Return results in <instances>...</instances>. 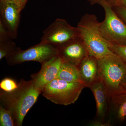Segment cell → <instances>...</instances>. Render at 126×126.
Masks as SVG:
<instances>
[{"instance_id": "1", "label": "cell", "mask_w": 126, "mask_h": 126, "mask_svg": "<svg viewBox=\"0 0 126 126\" xmlns=\"http://www.w3.org/2000/svg\"><path fill=\"white\" fill-rule=\"evenodd\" d=\"M42 93L32 79L26 81L22 79L14 91L6 92L0 90V105L11 113L16 126H21L26 114Z\"/></svg>"}, {"instance_id": "2", "label": "cell", "mask_w": 126, "mask_h": 126, "mask_svg": "<svg viewBox=\"0 0 126 126\" xmlns=\"http://www.w3.org/2000/svg\"><path fill=\"white\" fill-rule=\"evenodd\" d=\"M98 78L103 84L109 98L126 93V64L113 53L98 59Z\"/></svg>"}, {"instance_id": "3", "label": "cell", "mask_w": 126, "mask_h": 126, "mask_svg": "<svg viewBox=\"0 0 126 126\" xmlns=\"http://www.w3.org/2000/svg\"><path fill=\"white\" fill-rule=\"evenodd\" d=\"M100 22L94 15L86 14L77 25L79 36L86 46L89 55L97 59L113 53L100 32Z\"/></svg>"}, {"instance_id": "4", "label": "cell", "mask_w": 126, "mask_h": 126, "mask_svg": "<svg viewBox=\"0 0 126 126\" xmlns=\"http://www.w3.org/2000/svg\"><path fill=\"white\" fill-rule=\"evenodd\" d=\"M86 86L82 82H70L55 79L43 88V96L55 104L67 106L74 103Z\"/></svg>"}, {"instance_id": "5", "label": "cell", "mask_w": 126, "mask_h": 126, "mask_svg": "<svg viewBox=\"0 0 126 126\" xmlns=\"http://www.w3.org/2000/svg\"><path fill=\"white\" fill-rule=\"evenodd\" d=\"M98 4L103 8L105 18L99 26L102 36L109 44L126 45V24L105 0Z\"/></svg>"}, {"instance_id": "6", "label": "cell", "mask_w": 126, "mask_h": 126, "mask_svg": "<svg viewBox=\"0 0 126 126\" xmlns=\"http://www.w3.org/2000/svg\"><path fill=\"white\" fill-rule=\"evenodd\" d=\"M56 55H58L57 47L40 42L24 50L19 48L6 59L7 63L10 66L27 61H36L41 64Z\"/></svg>"}, {"instance_id": "7", "label": "cell", "mask_w": 126, "mask_h": 126, "mask_svg": "<svg viewBox=\"0 0 126 126\" xmlns=\"http://www.w3.org/2000/svg\"><path fill=\"white\" fill-rule=\"evenodd\" d=\"M79 37L77 27L64 19L57 18L43 32L40 42L58 47Z\"/></svg>"}, {"instance_id": "8", "label": "cell", "mask_w": 126, "mask_h": 126, "mask_svg": "<svg viewBox=\"0 0 126 126\" xmlns=\"http://www.w3.org/2000/svg\"><path fill=\"white\" fill-rule=\"evenodd\" d=\"M21 11L12 0H0V20L9 31L12 39L17 37Z\"/></svg>"}, {"instance_id": "9", "label": "cell", "mask_w": 126, "mask_h": 126, "mask_svg": "<svg viewBox=\"0 0 126 126\" xmlns=\"http://www.w3.org/2000/svg\"><path fill=\"white\" fill-rule=\"evenodd\" d=\"M56 47L58 55L63 61L77 66L89 55L86 46L79 37Z\"/></svg>"}, {"instance_id": "10", "label": "cell", "mask_w": 126, "mask_h": 126, "mask_svg": "<svg viewBox=\"0 0 126 126\" xmlns=\"http://www.w3.org/2000/svg\"><path fill=\"white\" fill-rule=\"evenodd\" d=\"M62 61L61 57L56 55L41 64L39 71L32 75L31 78L38 88L43 91L46 85L56 78Z\"/></svg>"}, {"instance_id": "11", "label": "cell", "mask_w": 126, "mask_h": 126, "mask_svg": "<svg viewBox=\"0 0 126 126\" xmlns=\"http://www.w3.org/2000/svg\"><path fill=\"white\" fill-rule=\"evenodd\" d=\"M82 82L88 87L98 79V59L88 55L78 66Z\"/></svg>"}, {"instance_id": "12", "label": "cell", "mask_w": 126, "mask_h": 126, "mask_svg": "<svg viewBox=\"0 0 126 126\" xmlns=\"http://www.w3.org/2000/svg\"><path fill=\"white\" fill-rule=\"evenodd\" d=\"M89 88L93 94L96 106V116L103 119L107 111L108 95L103 84L98 78Z\"/></svg>"}, {"instance_id": "13", "label": "cell", "mask_w": 126, "mask_h": 126, "mask_svg": "<svg viewBox=\"0 0 126 126\" xmlns=\"http://www.w3.org/2000/svg\"><path fill=\"white\" fill-rule=\"evenodd\" d=\"M56 79L70 82H82L78 66L63 60Z\"/></svg>"}, {"instance_id": "14", "label": "cell", "mask_w": 126, "mask_h": 126, "mask_svg": "<svg viewBox=\"0 0 126 126\" xmlns=\"http://www.w3.org/2000/svg\"><path fill=\"white\" fill-rule=\"evenodd\" d=\"M110 99L118 119L120 121H123L126 118V93L117 94Z\"/></svg>"}, {"instance_id": "15", "label": "cell", "mask_w": 126, "mask_h": 126, "mask_svg": "<svg viewBox=\"0 0 126 126\" xmlns=\"http://www.w3.org/2000/svg\"><path fill=\"white\" fill-rule=\"evenodd\" d=\"M19 48L12 39L0 41V60L4 58H7L17 51Z\"/></svg>"}, {"instance_id": "16", "label": "cell", "mask_w": 126, "mask_h": 126, "mask_svg": "<svg viewBox=\"0 0 126 126\" xmlns=\"http://www.w3.org/2000/svg\"><path fill=\"white\" fill-rule=\"evenodd\" d=\"M0 126H16L14 117L9 110L0 105Z\"/></svg>"}, {"instance_id": "17", "label": "cell", "mask_w": 126, "mask_h": 126, "mask_svg": "<svg viewBox=\"0 0 126 126\" xmlns=\"http://www.w3.org/2000/svg\"><path fill=\"white\" fill-rule=\"evenodd\" d=\"M18 84L13 79L5 78L0 82V90L6 92H10L15 90L18 87Z\"/></svg>"}, {"instance_id": "18", "label": "cell", "mask_w": 126, "mask_h": 126, "mask_svg": "<svg viewBox=\"0 0 126 126\" xmlns=\"http://www.w3.org/2000/svg\"><path fill=\"white\" fill-rule=\"evenodd\" d=\"M110 49L126 64V45L109 44Z\"/></svg>"}, {"instance_id": "19", "label": "cell", "mask_w": 126, "mask_h": 126, "mask_svg": "<svg viewBox=\"0 0 126 126\" xmlns=\"http://www.w3.org/2000/svg\"><path fill=\"white\" fill-rule=\"evenodd\" d=\"M12 39L10 32L1 20H0V41Z\"/></svg>"}, {"instance_id": "20", "label": "cell", "mask_w": 126, "mask_h": 126, "mask_svg": "<svg viewBox=\"0 0 126 126\" xmlns=\"http://www.w3.org/2000/svg\"><path fill=\"white\" fill-rule=\"evenodd\" d=\"M113 9L118 15L126 24V8L122 6H115Z\"/></svg>"}, {"instance_id": "21", "label": "cell", "mask_w": 126, "mask_h": 126, "mask_svg": "<svg viewBox=\"0 0 126 126\" xmlns=\"http://www.w3.org/2000/svg\"><path fill=\"white\" fill-rule=\"evenodd\" d=\"M112 7L121 6L122 0H105Z\"/></svg>"}, {"instance_id": "22", "label": "cell", "mask_w": 126, "mask_h": 126, "mask_svg": "<svg viewBox=\"0 0 126 126\" xmlns=\"http://www.w3.org/2000/svg\"><path fill=\"white\" fill-rule=\"evenodd\" d=\"M93 126H109L110 124L109 123H103V122L99 121L94 122L92 124Z\"/></svg>"}, {"instance_id": "23", "label": "cell", "mask_w": 126, "mask_h": 126, "mask_svg": "<svg viewBox=\"0 0 126 126\" xmlns=\"http://www.w3.org/2000/svg\"><path fill=\"white\" fill-rule=\"evenodd\" d=\"M12 0L15 1L18 5V6L20 7L21 10H23L24 9L25 6H24V4H23L22 0Z\"/></svg>"}, {"instance_id": "24", "label": "cell", "mask_w": 126, "mask_h": 126, "mask_svg": "<svg viewBox=\"0 0 126 126\" xmlns=\"http://www.w3.org/2000/svg\"><path fill=\"white\" fill-rule=\"evenodd\" d=\"M100 0H89L91 4H94L96 3H98Z\"/></svg>"}, {"instance_id": "25", "label": "cell", "mask_w": 126, "mask_h": 126, "mask_svg": "<svg viewBox=\"0 0 126 126\" xmlns=\"http://www.w3.org/2000/svg\"><path fill=\"white\" fill-rule=\"evenodd\" d=\"M121 6L126 8V0H122Z\"/></svg>"}, {"instance_id": "26", "label": "cell", "mask_w": 126, "mask_h": 126, "mask_svg": "<svg viewBox=\"0 0 126 126\" xmlns=\"http://www.w3.org/2000/svg\"><path fill=\"white\" fill-rule=\"evenodd\" d=\"M27 0H22V1H23V4L24 6H25L26 4V2H27Z\"/></svg>"}]
</instances>
